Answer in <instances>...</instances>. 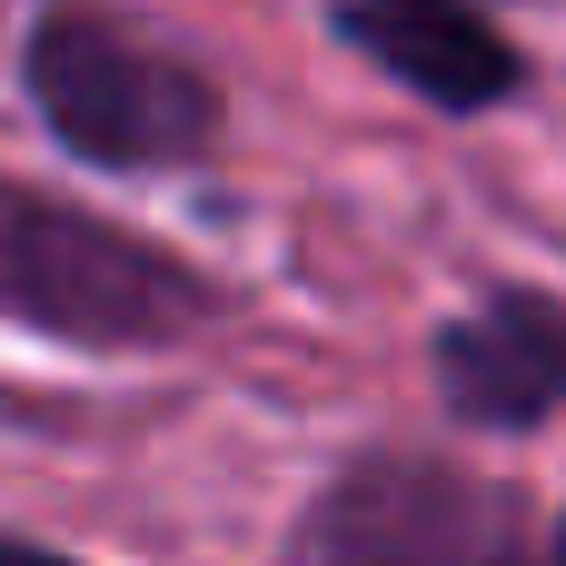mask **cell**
<instances>
[{"mask_svg": "<svg viewBox=\"0 0 566 566\" xmlns=\"http://www.w3.org/2000/svg\"><path fill=\"white\" fill-rule=\"evenodd\" d=\"M557 566H566V527H557Z\"/></svg>", "mask_w": 566, "mask_h": 566, "instance_id": "cell-7", "label": "cell"}, {"mask_svg": "<svg viewBox=\"0 0 566 566\" xmlns=\"http://www.w3.org/2000/svg\"><path fill=\"white\" fill-rule=\"evenodd\" d=\"M0 318L80 348H159L209 318V279L99 209L0 179Z\"/></svg>", "mask_w": 566, "mask_h": 566, "instance_id": "cell-1", "label": "cell"}, {"mask_svg": "<svg viewBox=\"0 0 566 566\" xmlns=\"http://www.w3.org/2000/svg\"><path fill=\"white\" fill-rule=\"evenodd\" d=\"M338 40H358L438 109H488L517 90V50L468 0H338Z\"/></svg>", "mask_w": 566, "mask_h": 566, "instance_id": "cell-5", "label": "cell"}, {"mask_svg": "<svg viewBox=\"0 0 566 566\" xmlns=\"http://www.w3.org/2000/svg\"><path fill=\"white\" fill-rule=\"evenodd\" d=\"M0 566H70V557H50V547H30V537H0Z\"/></svg>", "mask_w": 566, "mask_h": 566, "instance_id": "cell-6", "label": "cell"}, {"mask_svg": "<svg viewBox=\"0 0 566 566\" xmlns=\"http://www.w3.org/2000/svg\"><path fill=\"white\" fill-rule=\"evenodd\" d=\"M438 388L468 428H547L566 408V298L497 289L488 308L438 328Z\"/></svg>", "mask_w": 566, "mask_h": 566, "instance_id": "cell-4", "label": "cell"}, {"mask_svg": "<svg viewBox=\"0 0 566 566\" xmlns=\"http://www.w3.org/2000/svg\"><path fill=\"white\" fill-rule=\"evenodd\" d=\"M30 99L99 169H169L219 119L209 80L179 50H159L149 30H129V20H109L90 0H60L30 30Z\"/></svg>", "mask_w": 566, "mask_h": 566, "instance_id": "cell-2", "label": "cell"}, {"mask_svg": "<svg viewBox=\"0 0 566 566\" xmlns=\"http://www.w3.org/2000/svg\"><path fill=\"white\" fill-rule=\"evenodd\" d=\"M289 566H527V517L507 488L438 458H358L308 517Z\"/></svg>", "mask_w": 566, "mask_h": 566, "instance_id": "cell-3", "label": "cell"}]
</instances>
